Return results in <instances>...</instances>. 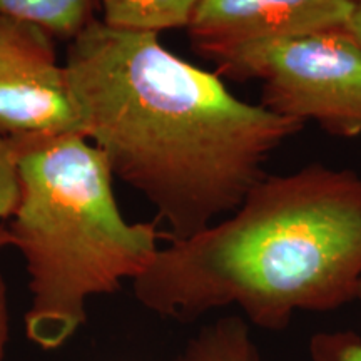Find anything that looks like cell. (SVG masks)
<instances>
[{"mask_svg":"<svg viewBox=\"0 0 361 361\" xmlns=\"http://www.w3.org/2000/svg\"><path fill=\"white\" fill-rule=\"evenodd\" d=\"M82 133L109 166L188 239L233 213L264 178L271 152L305 128L238 99L218 75L169 52L157 34L92 20L69 42Z\"/></svg>","mask_w":361,"mask_h":361,"instance_id":"1","label":"cell"},{"mask_svg":"<svg viewBox=\"0 0 361 361\" xmlns=\"http://www.w3.org/2000/svg\"><path fill=\"white\" fill-rule=\"evenodd\" d=\"M144 308L192 322L236 305L283 329L296 311H328L361 286V176L311 164L264 176L223 223L159 247L134 279Z\"/></svg>","mask_w":361,"mask_h":361,"instance_id":"2","label":"cell"},{"mask_svg":"<svg viewBox=\"0 0 361 361\" xmlns=\"http://www.w3.org/2000/svg\"><path fill=\"white\" fill-rule=\"evenodd\" d=\"M20 202L7 221L32 295L25 335L42 350L62 346L87 319V301L112 295L159 251L156 223H129L112 173L84 135L13 142Z\"/></svg>","mask_w":361,"mask_h":361,"instance_id":"3","label":"cell"},{"mask_svg":"<svg viewBox=\"0 0 361 361\" xmlns=\"http://www.w3.org/2000/svg\"><path fill=\"white\" fill-rule=\"evenodd\" d=\"M236 80L263 84L261 106L333 135H361V45L348 25L238 49L216 62Z\"/></svg>","mask_w":361,"mask_h":361,"instance_id":"4","label":"cell"},{"mask_svg":"<svg viewBox=\"0 0 361 361\" xmlns=\"http://www.w3.org/2000/svg\"><path fill=\"white\" fill-rule=\"evenodd\" d=\"M82 133L56 39L29 20L0 16V135L19 142Z\"/></svg>","mask_w":361,"mask_h":361,"instance_id":"5","label":"cell"},{"mask_svg":"<svg viewBox=\"0 0 361 361\" xmlns=\"http://www.w3.org/2000/svg\"><path fill=\"white\" fill-rule=\"evenodd\" d=\"M355 0H200L186 27L200 56L218 62L246 45L348 25Z\"/></svg>","mask_w":361,"mask_h":361,"instance_id":"6","label":"cell"},{"mask_svg":"<svg viewBox=\"0 0 361 361\" xmlns=\"http://www.w3.org/2000/svg\"><path fill=\"white\" fill-rule=\"evenodd\" d=\"M200 0H99L102 24L124 32L186 29Z\"/></svg>","mask_w":361,"mask_h":361,"instance_id":"7","label":"cell"},{"mask_svg":"<svg viewBox=\"0 0 361 361\" xmlns=\"http://www.w3.org/2000/svg\"><path fill=\"white\" fill-rule=\"evenodd\" d=\"M97 11L99 0H0V16L29 20L69 42L97 19Z\"/></svg>","mask_w":361,"mask_h":361,"instance_id":"8","label":"cell"},{"mask_svg":"<svg viewBox=\"0 0 361 361\" xmlns=\"http://www.w3.org/2000/svg\"><path fill=\"white\" fill-rule=\"evenodd\" d=\"M174 361H259L245 319L229 316L202 328Z\"/></svg>","mask_w":361,"mask_h":361,"instance_id":"9","label":"cell"},{"mask_svg":"<svg viewBox=\"0 0 361 361\" xmlns=\"http://www.w3.org/2000/svg\"><path fill=\"white\" fill-rule=\"evenodd\" d=\"M20 168L17 149L0 135V221H8L20 202Z\"/></svg>","mask_w":361,"mask_h":361,"instance_id":"10","label":"cell"},{"mask_svg":"<svg viewBox=\"0 0 361 361\" xmlns=\"http://www.w3.org/2000/svg\"><path fill=\"white\" fill-rule=\"evenodd\" d=\"M358 298H361V286ZM311 351L314 361H361V341L351 335L316 336Z\"/></svg>","mask_w":361,"mask_h":361,"instance_id":"11","label":"cell"},{"mask_svg":"<svg viewBox=\"0 0 361 361\" xmlns=\"http://www.w3.org/2000/svg\"><path fill=\"white\" fill-rule=\"evenodd\" d=\"M11 246V238H8L6 224H0V252ZM8 338V308H7V288L4 281L2 269H0V361L4 360V351H6V343Z\"/></svg>","mask_w":361,"mask_h":361,"instance_id":"12","label":"cell"},{"mask_svg":"<svg viewBox=\"0 0 361 361\" xmlns=\"http://www.w3.org/2000/svg\"><path fill=\"white\" fill-rule=\"evenodd\" d=\"M348 29L361 45V0H355V8L348 22Z\"/></svg>","mask_w":361,"mask_h":361,"instance_id":"13","label":"cell"}]
</instances>
